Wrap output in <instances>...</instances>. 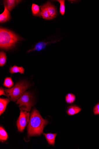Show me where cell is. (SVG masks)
<instances>
[{
	"instance_id": "1",
	"label": "cell",
	"mask_w": 99,
	"mask_h": 149,
	"mask_svg": "<svg viewBox=\"0 0 99 149\" xmlns=\"http://www.w3.org/2000/svg\"><path fill=\"white\" fill-rule=\"evenodd\" d=\"M49 123L48 121L42 118L37 110L34 109L32 111L28 126V137L40 135L44 128Z\"/></svg>"
},
{
	"instance_id": "2",
	"label": "cell",
	"mask_w": 99,
	"mask_h": 149,
	"mask_svg": "<svg viewBox=\"0 0 99 149\" xmlns=\"http://www.w3.org/2000/svg\"><path fill=\"white\" fill-rule=\"evenodd\" d=\"M21 38L11 31L1 27L0 29V47L9 49L17 43Z\"/></svg>"
},
{
	"instance_id": "3",
	"label": "cell",
	"mask_w": 99,
	"mask_h": 149,
	"mask_svg": "<svg viewBox=\"0 0 99 149\" xmlns=\"http://www.w3.org/2000/svg\"><path fill=\"white\" fill-rule=\"evenodd\" d=\"M29 85L24 81L17 83L10 89H4L7 96L11 100L15 102L29 88Z\"/></svg>"
},
{
	"instance_id": "4",
	"label": "cell",
	"mask_w": 99,
	"mask_h": 149,
	"mask_svg": "<svg viewBox=\"0 0 99 149\" xmlns=\"http://www.w3.org/2000/svg\"><path fill=\"white\" fill-rule=\"evenodd\" d=\"M16 103L19 105L21 111L29 112L33 106V97L29 92H25Z\"/></svg>"
},
{
	"instance_id": "5",
	"label": "cell",
	"mask_w": 99,
	"mask_h": 149,
	"mask_svg": "<svg viewBox=\"0 0 99 149\" xmlns=\"http://www.w3.org/2000/svg\"><path fill=\"white\" fill-rule=\"evenodd\" d=\"M30 116V113L21 111L20 116L17 122V126L19 132H22L29 123Z\"/></svg>"
},
{
	"instance_id": "6",
	"label": "cell",
	"mask_w": 99,
	"mask_h": 149,
	"mask_svg": "<svg viewBox=\"0 0 99 149\" xmlns=\"http://www.w3.org/2000/svg\"><path fill=\"white\" fill-rule=\"evenodd\" d=\"M40 7V11L37 16H42V18L46 20L53 19L49 14L46 4L41 6Z\"/></svg>"
},
{
	"instance_id": "7",
	"label": "cell",
	"mask_w": 99,
	"mask_h": 149,
	"mask_svg": "<svg viewBox=\"0 0 99 149\" xmlns=\"http://www.w3.org/2000/svg\"><path fill=\"white\" fill-rule=\"evenodd\" d=\"M22 1L18 0H6L3 1L4 6L10 11Z\"/></svg>"
},
{
	"instance_id": "8",
	"label": "cell",
	"mask_w": 99,
	"mask_h": 149,
	"mask_svg": "<svg viewBox=\"0 0 99 149\" xmlns=\"http://www.w3.org/2000/svg\"><path fill=\"white\" fill-rule=\"evenodd\" d=\"M4 8V12L0 15V22L1 23H5L9 21L11 18L9 11L6 7Z\"/></svg>"
},
{
	"instance_id": "9",
	"label": "cell",
	"mask_w": 99,
	"mask_h": 149,
	"mask_svg": "<svg viewBox=\"0 0 99 149\" xmlns=\"http://www.w3.org/2000/svg\"><path fill=\"white\" fill-rule=\"evenodd\" d=\"M55 41L53 42H39L37 43L35 46L34 47L28 51V52H30L32 51H39L45 49L47 45L49 44L54 43Z\"/></svg>"
},
{
	"instance_id": "10",
	"label": "cell",
	"mask_w": 99,
	"mask_h": 149,
	"mask_svg": "<svg viewBox=\"0 0 99 149\" xmlns=\"http://www.w3.org/2000/svg\"><path fill=\"white\" fill-rule=\"evenodd\" d=\"M46 4L50 16L52 19L54 18L57 15L56 8L50 2H48Z\"/></svg>"
},
{
	"instance_id": "11",
	"label": "cell",
	"mask_w": 99,
	"mask_h": 149,
	"mask_svg": "<svg viewBox=\"0 0 99 149\" xmlns=\"http://www.w3.org/2000/svg\"><path fill=\"white\" fill-rule=\"evenodd\" d=\"M81 111L80 108L76 105H73L68 107L67 112L69 116H73L78 113Z\"/></svg>"
},
{
	"instance_id": "12",
	"label": "cell",
	"mask_w": 99,
	"mask_h": 149,
	"mask_svg": "<svg viewBox=\"0 0 99 149\" xmlns=\"http://www.w3.org/2000/svg\"><path fill=\"white\" fill-rule=\"evenodd\" d=\"M43 134L45 136L49 145H54L55 138L57 134L43 133Z\"/></svg>"
},
{
	"instance_id": "13",
	"label": "cell",
	"mask_w": 99,
	"mask_h": 149,
	"mask_svg": "<svg viewBox=\"0 0 99 149\" xmlns=\"http://www.w3.org/2000/svg\"><path fill=\"white\" fill-rule=\"evenodd\" d=\"M10 100L7 98L0 99V115H1L5 111L8 104Z\"/></svg>"
},
{
	"instance_id": "14",
	"label": "cell",
	"mask_w": 99,
	"mask_h": 149,
	"mask_svg": "<svg viewBox=\"0 0 99 149\" xmlns=\"http://www.w3.org/2000/svg\"><path fill=\"white\" fill-rule=\"evenodd\" d=\"M10 72L11 74L17 73L23 74L24 73V69L22 67H19L16 65H14L10 68Z\"/></svg>"
},
{
	"instance_id": "15",
	"label": "cell",
	"mask_w": 99,
	"mask_h": 149,
	"mask_svg": "<svg viewBox=\"0 0 99 149\" xmlns=\"http://www.w3.org/2000/svg\"><path fill=\"white\" fill-rule=\"evenodd\" d=\"M8 137L7 132L3 127L1 126V127H0V140H1V141L7 140Z\"/></svg>"
},
{
	"instance_id": "16",
	"label": "cell",
	"mask_w": 99,
	"mask_h": 149,
	"mask_svg": "<svg viewBox=\"0 0 99 149\" xmlns=\"http://www.w3.org/2000/svg\"><path fill=\"white\" fill-rule=\"evenodd\" d=\"M7 57L6 53L3 51L0 52V66H4L6 62Z\"/></svg>"
},
{
	"instance_id": "17",
	"label": "cell",
	"mask_w": 99,
	"mask_h": 149,
	"mask_svg": "<svg viewBox=\"0 0 99 149\" xmlns=\"http://www.w3.org/2000/svg\"><path fill=\"white\" fill-rule=\"evenodd\" d=\"M65 100L68 104L73 103L75 100V96L72 93H68L66 96Z\"/></svg>"
},
{
	"instance_id": "18",
	"label": "cell",
	"mask_w": 99,
	"mask_h": 149,
	"mask_svg": "<svg viewBox=\"0 0 99 149\" xmlns=\"http://www.w3.org/2000/svg\"><path fill=\"white\" fill-rule=\"evenodd\" d=\"M14 84V83L11 77H7L5 78L3 84L4 86L8 88H10L13 86Z\"/></svg>"
},
{
	"instance_id": "19",
	"label": "cell",
	"mask_w": 99,
	"mask_h": 149,
	"mask_svg": "<svg viewBox=\"0 0 99 149\" xmlns=\"http://www.w3.org/2000/svg\"><path fill=\"white\" fill-rule=\"evenodd\" d=\"M56 1L60 3V12L62 16L64 15L65 10V1L64 0H58Z\"/></svg>"
},
{
	"instance_id": "20",
	"label": "cell",
	"mask_w": 99,
	"mask_h": 149,
	"mask_svg": "<svg viewBox=\"0 0 99 149\" xmlns=\"http://www.w3.org/2000/svg\"><path fill=\"white\" fill-rule=\"evenodd\" d=\"M40 8L38 5L35 4H32V10L33 14L34 15L38 16L40 11Z\"/></svg>"
},
{
	"instance_id": "21",
	"label": "cell",
	"mask_w": 99,
	"mask_h": 149,
	"mask_svg": "<svg viewBox=\"0 0 99 149\" xmlns=\"http://www.w3.org/2000/svg\"><path fill=\"white\" fill-rule=\"evenodd\" d=\"M93 111L94 114L99 115V102L94 107Z\"/></svg>"
},
{
	"instance_id": "22",
	"label": "cell",
	"mask_w": 99,
	"mask_h": 149,
	"mask_svg": "<svg viewBox=\"0 0 99 149\" xmlns=\"http://www.w3.org/2000/svg\"><path fill=\"white\" fill-rule=\"evenodd\" d=\"M4 89L2 88H1L0 89V95L1 96L2 95H4L5 96L6 95V94L4 92Z\"/></svg>"
}]
</instances>
